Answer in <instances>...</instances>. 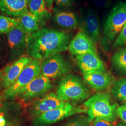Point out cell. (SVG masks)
Here are the masks:
<instances>
[{
	"label": "cell",
	"mask_w": 126,
	"mask_h": 126,
	"mask_svg": "<svg viewBox=\"0 0 126 126\" xmlns=\"http://www.w3.org/2000/svg\"><path fill=\"white\" fill-rule=\"evenodd\" d=\"M84 105L91 121L99 119L113 123L117 119V104L111 103V96L108 92H99L95 94Z\"/></svg>",
	"instance_id": "2"
},
{
	"label": "cell",
	"mask_w": 126,
	"mask_h": 126,
	"mask_svg": "<svg viewBox=\"0 0 126 126\" xmlns=\"http://www.w3.org/2000/svg\"><path fill=\"white\" fill-rule=\"evenodd\" d=\"M94 4L99 8H106L108 7L110 3V0H94Z\"/></svg>",
	"instance_id": "29"
},
{
	"label": "cell",
	"mask_w": 126,
	"mask_h": 126,
	"mask_svg": "<svg viewBox=\"0 0 126 126\" xmlns=\"http://www.w3.org/2000/svg\"><path fill=\"white\" fill-rule=\"evenodd\" d=\"M72 35L52 29L43 28L29 35L27 52L32 58L43 60L68 49Z\"/></svg>",
	"instance_id": "1"
},
{
	"label": "cell",
	"mask_w": 126,
	"mask_h": 126,
	"mask_svg": "<svg viewBox=\"0 0 126 126\" xmlns=\"http://www.w3.org/2000/svg\"><path fill=\"white\" fill-rule=\"evenodd\" d=\"M111 62L117 71L126 73V46L121 48L113 54Z\"/></svg>",
	"instance_id": "20"
},
{
	"label": "cell",
	"mask_w": 126,
	"mask_h": 126,
	"mask_svg": "<svg viewBox=\"0 0 126 126\" xmlns=\"http://www.w3.org/2000/svg\"><path fill=\"white\" fill-rule=\"evenodd\" d=\"M54 19L60 27L66 29H76L79 24L76 15L72 12H57L54 15Z\"/></svg>",
	"instance_id": "19"
},
{
	"label": "cell",
	"mask_w": 126,
	"mask_h": 126,
	"mask_svg": "<svg viewBox=\"0 0 126 126\" xmlns=\"http://www.w3.org/2000/svg\"><path fill=\"white\" fill-rule=\"evenodd\" d=\"M33 59L31 57H22L5 69L1 80V86L7 89L13 84L24 68Z\"/></svg>",
	"instance_id": "12"
},
{
	"label": "cell",
	"mask_w": 126,
	"mask_h": 126,
	"mask_svg": "<svg viewBox=\"0 0 126 126\" xmlns=\"http://www.w3.org/2000/svg\"><path fill=\"white\" fill-rule=\"evenodd\" d=\"M7 52V44L4 36L0 34V60L3 59Z\"/></svg>",
	"instance_id": "25"
},
{
	"label": "cell",
	"mask_w": 126,
	"mask_h": 126,
	"mask_svg": "<svg viewBox=\"0 0 126 126\" xmlns=\"http://www.w3.org/2000/svg\"><path fill=\"white\" fill-rule=\"evenodd\" d=\"M18 25L30 35L41 29L43 26L40 20L28 10L16 17Z\"/></svg>",
	"instance_id": "17"
},
{
	"label": "cell",
	"mask_w": 126,
	"mask_h": 126,
	"mask_svg": "<svg viewBox=\"0 0 126 126\" xmlns=\"http://www.w3.org/2000/svg\"><path fill=\"white\" fill-rule=\"evenodd\" d=\"M20 122L17 120H15L6 123L4 126H19Z\"/></svg>",
	"instance_id": "31"
},
{
	"label": "cell",
	"mask_w": 126,
	"mask_h": 126,
	"mask_svg": "<svg viewBox=\"0 0 126 126\" xmlns=\"http://www.w3.org/2000/svg\"><path fill=\"white\" fill-rule=\"evenodd\" d=\"M90 122L88 117L79 115L69 120L63 126H91Z\"/></svg>",
	"instance_id": "23"
},
{
	"label": "cell",
	"mask_w": 126,
	"mask_h": 126,
	"mask_svg": "<svg viewBox=\"0 0 126 126\" xmlns=\"http://www.w3.org/2000/svg\"><path fill=\"white\" fill-rule=\"evenodd\" d=\"M45 2V6L49 11L50 12L52 11L53 9V5L54 0H44Z\"/></svg>",
	"instance_id": "30"
},
{
	"label": "cell",
	"mask_w": 126,
	"mask_h": 126,
	"mask_svg": "<svg viewBox=\"0 0 126 126\" xmlns=\"http://www.w3.org/2000/svg\"><path fill=\"white\" fill-rule=\"evenodd\" d=\"M89 89L79 77L68 74L63 77L59 83L57 94L69 102H79L87 99L90 96Z\"/></svg>",
	"instance_id": "3"
},
{
	"label": "cell",
	"mask_w": 126,
	"mask_h": 126,
	"mask_svg": "<svg viewBox=\"0 0 126 126\" xmlns=\"http://www.w3.org/2000/svg\"><path fill=\"white\" fill-rule=\"evenodd\" d=\"M118 116L120 117L123 122L126 124V107L125 106H118L117 108Z\"/></svg>",
	"instance_id": "26"
},
{
	"label": "cell",
	"mask_w": 126,
	"mask_h": 126,
	"mask_svg": "<svg viewBox=\"0 0 126 126\" xmlns=\"http://www.w3.org/2000/svg\"><path fill=\"white\" fill-rule=\"evenodd\" d=\"M73 0H55L56 4L60 8H65L70 6L73 3Z\"/></svg>",
	"instance_id": "28"
},
{
	"label": "cell",
	"mask_w": 126,
	"mask_h": 126,
	"mask_svg": "<svg viewBox=\"0 0 126 126\" xmlns=\"http://www.w3.org/2000/svg\"><path fill=\"white\" fill-rule=\"evenodd\" d=\"M126 24V4L121 2L113 9L105 23L101 43L105 50H108Z\"/></svg>",
	"instance_id": "4"
},
{
	"label": "cell",
	"mask_w": 126,
	"mask_h": 126,
	"mask_svg": "<svg viewBox=\"0 0 126 126\" xmlns=\"http://www.w3.org/2000/svg\"><path fill=\"white\" fill-rule=\"evenodd\" d=\"M111 92L116 99L126 101V78H122L113 84Z\"/></svg>",
	"instance_id": "21"
},
{
	"label": "cell",
	"mask_w": 126,
	"mask_h": 126,
	"mask_svg": "<svg viewBox=\"0 0 126 126\" xmlns=\"http://www.w3.org/2000/svg\"><path fill=\"white\" fill-rule=\"evenodd\" d=\"M16 18L0 15V34H8L18 25Z\"/></svg>",
	"instance_id": "22"
},
{
	"label": "cell",
	"mask_w": 126,
	"mask_h": 126,
	"mask_svg": "<svg viewBox=\"0 0 126 126\" xmlns=\"http://www.w3.org/2000/svg\"><path fill=\"white\" fill-rule=\"evenodd\" d=\"M29 36V34L18 25L7 34L10 61L17 60L27 51Z\"/></svg>",
	"instance_id": "7"
},
{
	"label": "cell",
	"mask_w": 126,
	"mask_h": 126,
	"mask_svg": "<svg viewBox=\"0 0 126 126\" xmlns=\"http://www.w3.org/2000/svg\"><path fill=\"white\" fill-rule=\"evenodd\" d=\"M53 87L49 78L40 74L19 91L16 97L27 100L44 94Z\"/></svg>",
	"instance_id": "9"
},
{
	"label": "cell",
	"mask_w": 126,
	"mask_h": 126,
	"mask_svg": "<svg viewBox=\"0 0 126 126\" xmlns=\"http://www.w3.org/2000/svg\"><path fill=\"white\" fill-rule=\"evenodd\" d=\"M6 124V120L4 116H0V126H4Z\"/></svg>",
	"instance_id": "32"
},
{
	"label": "cell",
	"mask_w": 126,
	"mask_h": 126,
	"mask_svg": "<svg viewBox=\"0 0 126 126\" xmlns=\"http://www.w3.org/2000/svg\"><path fill=\"white\" fill-rule=\"evenodd\" d=\"M82 29L94 45L98 42L100 38L99 21L94 12L88 10L86 12L82 22Z\"/></svg>",
	"instance_id": "15"
},
{
	"label": "cell",
	"mask_w": 126,
	"mask_h": 126,
	"mask_svg": "<svg viewBox=\"0 0 126 126\" xmlns=\"http://www.w3.org/2000/svg\"><path fill=\"white\" fill-rule=\"evenodd\" d=\"M124 106H126V101H125V104H124Z\"/></svg>",
	"instance_id": "35"
},
{
	"label": "cell",
	"mask_w": 126,
	"mask_h": 126,
	"mask_svg": "<svg viewBox=\"0 0 126 126\" xmlns=\"http://www.w3.org/2000/svg\"><path fill=\"white\" fill-rule=\"evenodd\" d=\"M93 121V126H113L111 122L104 120L95 119Z\"/></svg>",
	"instance_id": "27"
},
{
	"label": "cell",
	"mask_w": 126,
	"mask_h": 126,
	"mask_svg": "<svg viewBox=\"0 0 126 126\" xmlns=\"http://www.w3.org/2000/svg\"><path fill=\"white\" fill-rule=\"evenodd\" d=\"M29 0H0V11L6 15L17 17L28 10Z\"/></svg>",
	"instance_id": "16"
},
{
	"label": "cell",
	"mask_w": 126,
	"mask_h": 126,
	"mask_svg": "<svg viewBox=\"0 0 126 126\" xmlns=\"http://www.w3.org/2000/svg\"><path fill=\"white\" fill-rule=\"evenodd\" d=\"M28 9L40 20L43 25L51 16V13L47 9L44 0H29Z\"/></svg>",
	"instance_id": "18"
},
{
	"label": "cell",
	"mask_w": 126,
	"mask_h": 126,
	"mask_svg": "<svg viewBox=\"0 0 126 126\" xmlns=\"http://www.w3.org/2000/svg\"><path fill=\"white\" fill-rule=\"evenodd\" d=\"M83 77L91 88L99 92L108 89L113 83V77L107 71L83 74Z\"/></svg>",
	"instance_id": "14"
},
{
	"label": "cell",
	"mask_w": 126,
	"mask_h": 126,
	"mask_svg": "<svg viewBox=\"0 0 126 126\" xmlns=\"http://www.w3.org/2000/svg\"><path fill=\"white\" fill-rule=\"evenodd\" d=\"M116 126H126V124H125L124 122H121Z\"/></svg>",
	"instance_id": "33"
},
{
	"label": "cell",
	"mask_w": 126,
	"mask_h": 126,
	"mask_svg": "<svg viewBox=\"0 0 126 126\" xmlns=\"http://www.w3.org/2000/svg\"><path fill=\"white\" fill-rule=\"evenodd\" d=\"M82 112H86V109L77 108L68 103L65 107L56 108L34 117V124L36 126L48 125Z\"/></svg>",
	"instance_id": "8"
},
{
	"label": "cell",
	"mask_w": 126,
	"mask_h": 126,
	"mask_svg": "<svg viewBox=\"0 0 126 126\" xmlns=\"http://www.w3.org/2000/svg\"><path fill=\"white\" fill-rule=\"evenodd\" d=\"M40 74V60L33 59L24 68L13 84L5 91V98L9 99L16 96L22 88Z\"/></svg>",
	"instance_id": "5"
},
{
	"label": "cell",
	"mask_w": 126,
	"mask_h": 126,
	"mask_svg": "<svg viewBox=\"0 0 126 126\" xmlns=\"http://www.w3.org/2000/svg\"><path fill=\"white\" fill-rule=\"evenodd\" d=\"M76 59L83 74L106 71V65L97 53H87L78 55Z\"/></svg>",
	"instance_id": "11"
},
{
	"label": "cell",
	"mask_w": 126,
	"mask_h": 126,
	"mask_svg": "<svg viewBox=\"0 0 126 126\" xmlns=\"http://www.w3.org/2000/svg\"><path fill=\"white\" fill-rule=\"evenodd\" d=\"M126 46V24L119 34L114 44V48Z\"/></svg>",
	"instance_id": "24"
},
{
	"label": "cell",
	"mask_w": 126,
	"mask_h": 126,
	"mask_svg": "<svg viewBox=\"0 0 126 126\" xmlns=\"http://www.w3.org/2000/svg\"><path fill=\"white\" fill-rule=\"evenodd\" d=\"M68 103L53 92H51L32 104L29 108V113L32 116L36 117L56 108L65 107Z\"/></svg>",
	"instance_id": "10"
},
{
	"label": "cell",
	"mask_w": 126,
	"mask_h": 126,
	"mask_svg": "<svg viewBox=\"0 0 126 126\" xmlns=\"http://www.w3.org/2000/svg\"><path fill=\"white\" fill-rule=\"evenodd\" d=\"M5 112L1 110H0V116H4Z\"/></svg>",
	"instance_id": "34"
},
{
	"label": "cell",
	"mask_w": 126,
	"mask_h": 126,
	"mask_svg": "<svg viewBox=\"0 0 126 126\" xmlns=\"http://www.w3.org/2000/svg\"><path fill=\"white\" fill-rule=\"evenodd\" d=\"M68 49L71 54L76 56L87 53H97L94 44L83 32H78L71 41Z\"/></svg>",
	"instance_id": "13"
},
{
	"label": "cell",
	"mask_w": 126,
	"mask_h": 126,
	"mask_svg": "<svg viewBox=\"0 0 126 126\" xmlns=\"http://www.w3.org/2000/svg\"><path fill=\"white\" fill-rule=\"evenodd\" d=\"M71 69V63L60 53L52 55L41 62V74L48 78L65 75Z\"/></svg>",
	"instance_id": "6"
}]
</instances>
